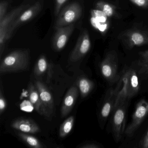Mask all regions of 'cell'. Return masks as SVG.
I'll list each match as a JSON object with an SVG mask.
<instances>
[{
    "mask_svg": "<svg viewBox=\"0 0 148 148\" xmlns=\"http://www.w3.org/2000/svg\"><path fill=\"white\" fill-rule=\"evenodd\" d=\"M48 66V63L46 58L44 55L40 56L35 65L34 73L36 76H40L46 71Z\"/></svg>",
    "mask_w": 148,
    "mask_h": 148,
    "instance_id": "cell-18",
    "label": "cell"
},
{
    "mask_svg": "<svg viewBox=\"0 0 148 148\" xmlns=\"http://www.w3.org/2000/svg\"><path fill=\"white\" fill-rule=\"evenodd\" d=\"M78 86L80 91L81 97H85L88 95L92 89V82L85 78H82L78 81Z\"/></svg>",
    "mask_w": 148,
    "mask_h": 148,
    "instance_id": "cell-16",
    "label": "cell"
},
{
    "mask_svg": "<svg viewBox=\"0 0 148 148\" xmlns=\"http://www.w3.org/2000/svg\"><path fill=\"white\" fill-rule=\"evenodd\" d=\"M82 8L77 2H72L61 10L54 25L55 29L73 24L80 18L82 14Z\"/></svg>",
    "mask_w": 148,
    "mask_h": 148,
    "instance_id": "cell-2",
    "label": "cell"
},
{
    "mask_svg": "<svg viewBox=\"0 0 148 148\" xmlns=\"http://www.w3.org/2000/svg\"><path fill=\"white\" fill-rule=\"evenodd\" d=\"M111 110V106L109 103L105 104L101 111V115L104 117L108 116Z\"/></svg>",
    "mask_w": 148,
    "mask_h": 148,
    "instance_id": "cell-24",
    "label": "cell"
},
{
    "mask_svg": "<svg viewBox=\"0 0 148 148\" xmlns=\"http://www.w3.org/2000/svg\"><path fill=\"white\" fill-rule=\"evenodd\" d=\"M143 146L144 148H148V131L143 141Z\"/></svg>",
    "mask_w": 148,
    "mask_h": 148,
    "instance_id": "cell-27",
    "label": "cell"
},
{
    "mask_svg": "<svg viewBox=\"0 0 148 148\" xmlns=\"http://www.w3.org/2000/svg\"><path fill=\"white\" fill-rule=\"evenodd\" d=\"M68 0H55V9L54 14L55 16H58L61 11L63 6L65 4Z\"/></svg>",
    "mask_w": 148,
    "mask_h": 148,
    "instance_id": "cell-20",
    "label": "cell"
},
{
    "mask_svg": "<svg viewBox=\"0 0 148 148\" xmlns=\"http://www.w3.org/2000/svg\"><path fill=\"white\" fill-rule=\"evenodd\" d=\"M148 112V103L145 101L139 103L136 108L131 125L129 126L128 130L126 131L128 134H131L136 128L141 123V121L147 115Z\"/></svg>",
    "mask_w": 148,
    "mask_h": 148,
    "instance_id": "cell-11",
    "label": "cell"
},
{
    "mask_svg": "<svg viewBox=\"0 0 148 148\" xmlns=\"http://www.w3.org/2000/svg\"><path fill=\"white\" fill-rule=\"evenodd\" d=\"M133 5L140 8H148V0H129Z\"/></svg>",
    "mask_w": 148,
    "mask_h": 148,
    "instance_id": "cell-22",
    "label": "cell"
},
{
    "mask_svg": "<svg viewBox=\"0 0 148 148\" xmlns=\"http://www.w3.org/2000/svg\"><path fill=\"white\" fill-rule=\"evenodd\" d=\"M92 25L101 32H104L109 26L108 17L100 10L96 9L92 12Z\"/></svg>",
    "mask_w": 148,
    "mask_h": 148,
    "instance_id": "cell-12",
    "label": "cell"
},
{
    "mask_svg": "<svg viewBox=\"0 0 148 148\" xmlns=\"http://www.w3.org/2000/svg\"><path fill=\"white\" fill-rule=\"evenodd\" d=\"M12 126L17 130L28 134H35L40 131L39 125L31 119H18L13 122Z\"/></svg>",
    "mask_w": 148,
    "mask_h": 148,
    "instance_id": "cell-9",
    "label": "cell"
},
{
    "mask_svg": "<svg viewBox=\"0 0 148 148\" xmlns=\"http://www.w3.org/2000/svg\"><path fill=\"white\" fill-rule=\"evenodd\" d=\"M74 122L73 116H71L64 121L60 128L59 136L60 137H65L71 132L73 128Z\"/></svg>",
    "mask_w": 148,
    "mask_h": 148,
    "instance_id": "cell-17",
    "label": "cell"
},
{
    "mask_svg": "<svg viewBox=\"0 0 148 148\" xmlns=\"http://www.w3.org/2000/svg\"><path fill=\"white\" fill-rule=\"evenodd\" d=\"M75 26L73 24L56 29L53 40V47L55 51H60L64 48Z\"/></svg>",
    "mask_w": 148,
    "mask_h": 148,
    "instance_id": "cell-8",
    "label": "cell"
},
{
    "mask_svg": "<svg viewBox=\"0 0 148 148\" xmlns=\"http://www.w3.org/2000/svg\"><path fill=\"white\" fill-rule=\"evenodd\" d=\"M91 40L88 32L83 31L78 39L76 45L70 55V61L77 62L84 58L90 51Z\"/></svg>",
    "mask_w": 148,
    "mask_h": 148,
    "instance_id": "cell-7",
    "label": "cell"
},
{
    "mask_svg": "<svg viewBox=\"0 0 148 148\" xmlns=\"http://www.w3.org/2000/svg\"><path fill=\"white\" fill-rule=\"evenodd\" d=\"M95 7L96 9L103 12L109 18L114 17L116 14V6L106 1H98L96 3Z\"/></svg>",
    "mask_w": 148,
    "mask_h": 148,
    "instance_id": "cell-14",
    "label": "cell"
},
{
    "mask_svg": "<svg viewBox=\"0 0 148 148\" xmlns=\"http://www.w3.org/2000/svg\"><path fill=\"white\" fill-rule=\"evenodd\" d=\"M102 72L103 75L106 77H110L112 73L110 66L108 64H103L102 66Z\"/></svg>",
    "mask_w": 148,
    "mask_h": 148,
    "instance_id": "cell-23",
    "label": "cell"
},
{
    "mask_svg": "<svg viewBox=\"0 0 148 148\" xmlns=\"http://www.w3.org/2000/svg\"><path fill=\"white\" fill-rule=\"evenodd\" d=\"M44 5V0H39L34 5L21 13L11 24L8 31L7 39L9 40L14 31L21 25L30 21L41 12Z\"/></svg>",
    "mask_w": 148,
    "mask_h": 148,
    "instance_id": "cell-4",
    "label": "cell"
},
{
    "mask_svg": "<svg viewBox=\"0 0 148 148\" xmlns=\"http://www.w3.org/2000/svg\"><path fill=\"white\" fill-rule=\"evenodd\" d=\"M124 112L121 109H119L116 111L114 116V123L115 127L118 128L123 122Z\"/></svg>",
    "mask_w": 148,
    "mask_h": 148,
    "instance_id": "cell-19",
    "label": "cell"
},
{
    "mask_svg": "<svg viewBox=\"0 0 148 148\" xmlns=\"http://www.w3.org/2000/svg\"><path fill=\"white\" fill-rule=\"evenodd\" d=\"M77 87L73 86L69 89L65 97L61 110V117L66 116L72 110L78 96Z\"/></svg>",
    "mask_w": 148,
    "mask_h": 148,
    "instance_id": "cell-10",
    "label": "cell"
},
{
    "mask_svg": "<svg viewBox=\"0 0 148 148\" xmlns=\"http://www.w3.org/2000/svg\"><path fill=\"white\" fill-rule=\"evenodd\" d=\"M120 39L130 47L148 44V32L141 29H130L120 35Z\"/></svg>",
    "mask_w": 148,
    "mask_h": 148,
    "instance_id": "cell-5",
    "label": "cell"
},
{
    "mask_svg": "<svg viewBox=\"0 0 148 148\" xmlns=\"http://www.w3.org/2000/svg\"><path fill=\"white\" fill-rule=\"evenodd\" d=\"M28 97L29 100L32 103L35 110L40 115H42V106L40 97L39 93L35 86L32 83H30L28 88Z\"/></svg>",
    "mask_w": 148,
    "mask_h": 148,
    "instance_id": "cell-13",
    "label": "cell"
},
{
    "mask_svg": "<svg viewBox=\"0 0 148 148\" xmlns=\"http://www.w3.org/2000/svg\"><path fill=\"white\" fill-rule=\"evenodd\" d=\"M145 58H146L148 59V51H147L145 53Z\"/></svg>",
    "mask_w": 148,
    "mask_h": 148,
    "instance_id": "cell-29",
    "label": "cell"
},
{
    "mask_svg": "<svg viewBox=\"0 0 148 148\" xmlns=\"http://www.w3.org/2000/svg\"><path fill=\"white\" fill-rule=\"evenodd\" d=\"M19 136L29 146L34 148H43L44 146L39 140L35 137L29 135L28 133H18Z\"/></svg>",
    "mask_w": 148,
    "mask_h": 148,
    "instance_id": "cell-15",
    "label": "cell"
},
{
    "mask_svg": "<svg viewBox=\"0 0 148 148\" xmlns=\"http://www.w3.org/2000/svg\"><path fill=\"white\" fill-rule=\"evenodd\" d=\"M34 85L40 97L42 106V115L47 118L51 117L53 113L54 102L53 97L45 84L40 80H36Z\"/></svg>",
    "mask_w": 148,
    "mask_h": 148,
    "instance_id": "cell-6",
    "label": "cell"
},
{
    "mask_svg": "<svg viewBox=\"0 0 148 148\" xmlns=\"http://www.w3.org/2000/svg\"><path fill=\"white\" fill-rule=\"evenodd\" d=\"M30 56L26 50L13 51L7 55L0 64V73H17L26 71L29 67Z\"/></svg>",
    "mask_w": 148,
    "mask_h": 148,
    "instance_id": "cell-1",
    "label": "cell"
},
{
    "mask_svg": "<svg viewBox=\"0 0 148 148\" xmlns=\"http://www.w3.org/2000/svg\"><path fill=\"white\" fill-rule=\"evenodd\" d=\"M30 6L28 3H24L6 14L2 20H0V53L1 56L5 48L6 42L7 41L8 31L11 24L24 11Z\"/></svg>",
    "mask_w": 148,
    "mask_h": 148,
    "instance_id": "cell-3",
    "label": "cell"
},
{
    "mask_svg": "<svg viewBox=\"0 0 148 148\" xmlns=\"http://www.w3.org/2000/svg\"><path fill=\"white\" fill-rule=\"evenodd\" d=\"M8 5V2L6 1H1L0 3V20L6 14Z\"/></svg>",
    "mask_w": 148,
    "mask_h": 148,
    "instance_id": "cell-21",
    "label": "cell"
},
{
    "mask_svg": "<svg viewBox=\"0 0 148 148\" xmlns=\"http://www.w3.org/2000/svg\"><path fill=\"white\" fill-rule=\"evenodd\" d=\"M80 148H97V146H96L93 144H86L85 145H83L80 146Z\"/></svg>",
    "mask_w": 148,
    "mask_h": 148,
    "instance_id": "cell-28",
    "label": "cell"
},
{
    "mask_svg": "<svg viewBox=\"0 0 148 148\" xmlns=\"http://www.w3.org/2000/svg\"><path fill=\"white\" fill-rule=\"evenodd\" d=\"M138 78L136 75L133 74L131 78V85L133 88H136L138 86Z\"/></svg>",
    "mask_w": 148,
    "mask_h": 148,
    "instance_id": "cell-26",
    "label": "cell"
},
{
    "mask_svg": "<svg viewBox=\"0 0 148 148\" xmlns=\"http://www.w3.org/2000/svg\"><path fill=\"white\" fill-rule=\"evenodd\" d=\"M0 113L2 114L6 107L7 103L5 99L2 95V92H1L0 95Z\"/></svg>",
    "mask_w": 148,
    "mask_h": 148,
    "instance_id": "cell-25",
    "label": "cell"
}]
</instances>
